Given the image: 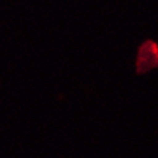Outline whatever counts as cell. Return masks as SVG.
Listing matches in <instances>:
<instances>
[{
	"mask_svg": "<svg viewBox=\"0 0 158 158\" xmlns=\"http://www.w3.org/2000/svg\"><path fill=\"white\" fill-rule=\"evenodd\" d=\"M141 52L142 54H146L145 62H142L141 64H138V70H141L139 73H142V70H143V66L145 69L146 67H154L158 64V48L156 47V44L152 42H148L146 44L141 48Z\"/></svg>",
	"mask_w": 158,
	"mask_h": 158,
	"instance_id": "6da1fadb",
	"label": "cell"
}]
</instances>
